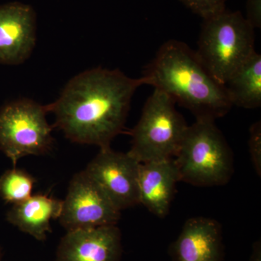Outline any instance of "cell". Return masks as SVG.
<instances>
[{
  "label": "cell",
  "instance_id": "cell-1",
  "mask_svg": "<svg viewBox=\"0 0 261 261\" xmlns=\"http://www.w3.org/2000/svg\"><path fill=\"white\" fill-rule=\"evenodd\" d=\"M144 84L142 76L93 68L73 77L60 97L46 106L56 116L55 126L72 142L107 148L124 128L132 97Z\"/></svg>",
  "mask_w": 261,
  "mask_h": 261
},
{
  "label": "cell",
  "instance_id": "cell-2",
  "mask_svg": "<svg viewBox=\"0 0 261 261\" xmlns=\"http://www.w3.org/2000/svg\"><path fill=\"white\" fill-rule=\"evenodd\" d=\"M142 77L145 84L167 94L196 119L215 121L232 107L224 85L215 80L195 51L180 41L165 42Z\"/></svg>",
  "mask_w": 261,
  "mask_h": 261
},
{
  "label": "cell",
  "instance_id": "cell-3",
  "mask_svg": "<svg viewBox=\"0 0 261 261\" xmlns=\"http://www.w3.org/2000/svg\"><path fill=\"white\" fill-rule=\"evenodd\" d=\"M215 121L196 119L187 128L176 155L180 181L194 186L225 185L233 171L232 152Z\"/></svg>",
  "mask_w": 261,
  "mask_h": 261
},
{
  "label": "cell",
  "instance_id": "cell-4",
  "mask_svg": "<svg viewBox=\"0 0 261 261\" xmlns=\"http://www.w3.org/2000/svg\"><path fill=\"white\" fill-rule=\"evenodd\" d=\"M254 30L240 11L225 10L203 20L195 53L219 84L224 85L255 53Z\"/></svg>",
  "mask_w": 261,
  "mask_h": 261
},
{
  "label": "cell",
  "instance_id": "cell-5",
  "mask_svg": "<svg viewBox=\"0 0 261 261\" xmlns=\"http://www.w3.org/2000/svg\"><path fill=\"white\" fill-rule=\"evenodd\" d=\"M176 104L157 89L146 101L140 120L132 130L128 151L140 163L176 155L189 126L176 111Z\"/></svg>",
  "mask_w": 261,
  "mask_h": 261
},
{
  "label": "cell",
  "instance_id": "cell-6",
  "mask_svg": "<svg viewBox=\"0 0 261 261\" xmlns=\"http://www.w3.org/2000/svg\"><path fill=\"white\" fill-rule=\"evenodd\" d=\"M47 106L19 99L0 108V151L13 167L29 155H44L53 147L51 129L46 119Z\"/></svg>",
  "mask_w": 261,
  "mask_h": 261
},
{
  "label": "cell",
  "instance_id": "cell-7",
  "mask_svg": "<svg viewBox=\"0 0 261 261\" xmlns=\"http://www.w3.org/2000/svg\"><path fill=\"white\" fill-rule=\"evenodd\" d=\"M121 211L82 171L72 178L58 221L66 231L117 225Z\"/></svg>",
  "mask_w": 261,
  "mask_h": 261
},
{
  "label": "cell",
  "instance_id": "cell-8",
  "mask_svg": "<svg viewBox=\"0 0 261 261\" xmlns=\"http://www.w3.org/2000/svg\"><path fill=\"white\" fill-rule=\"evenodd\" d=\"M140 164L128 152H116L110 147L100 149L84 171L121 211L140 204Z\"/></svg>",
  "mask_w": 261,
  "mask_h": 261
},
{
  "label": "cell",
  "instance_id": "cell-9",
  "mask_svg": "<svg viewBox=\"0 0 261 261\" xmlns=\"http://www.w3.org/2000/svg\"><path fill=\"white\" fill-rule=\"evenodd\" d=\"M37 16L30 5L12 2L0 5V64L19 65L35 47Z\"/></svg>",
  "mask_w": 261,
  "mask_h": 261
},
{
  "label": "cell",
  "instance_id": "cell-10",
  "mask_svg": "<svg viewBox=\"0 0 261 261\" xmlns=\"http://www.w3.org/2000/svg\"><path fill=\"white\" fill-rule=\"evenodd\" d=\"M121 230L117 225L66 231L56 252V261H121Z\"/></svg>",
  "mask_w": 261,
  "mask_h": 261
},
{
  "label": "cell",
  "instance_id": "cell-11",
  "mask_svg": "<svg viewBox=\"0 0 261 261\" xmlns=\"http://www.w3.org/2000/svg\"><path fill=\"white\" fill-rule=\"evenodd\" d=\"M169 252L173 261H222L224 245L221 226L208 218L187 220Z\"/></svg>",
  "mask_w": 261,
  "mask_h": 261
},
{
  "label": "cell",
  "instance_id": "cell-12",
  "mask_svg": "<svg viewBox=\"0 0 261 261\" xmlns=\"http://www.w3.org/2000/svg\"><path fill=\"white\" fill-rule=\"evenodd\" d=\"M180 181L174 159L148 161L140 164V204L160 218L169 211L176 183Z\"/></svg>",
  "mask_w": 261,
  "mask_h": 261
},
{
  "label": "cell",
  "instance_id": "cell-13",
  "mask_svg": "<svg viewBox=\"0 0 261 261\" xmlns=\"http://www.w3.org/2000/svg\"><path fill=\"white\" fill-rule=\"evenodd\" d=\"M63 200L44 194L31 196L27 200L13 205L6 214L8 223L22 232L43 242L51 231L50 222L59 219Z\"/></svg>",
  "mask_w": 261,
  "mask_h": 261
},
{
  "label": "cell",
  "instance_id": "cell-14",
  "mask_svg": "<svg viewBox=\"0 0 261 261\" xmlns=\"http://www.w3.org/2000/svg\"><path fill=\"white\" fill-rule=\"evenodd\" d=\"M233 106L255 109L261 106V56L252 55L224 84Z\"/></svg>",
  "mask_w": 261,
  "mask_h": 261
},
{
  "label": "cell",
  "instance_id": "cell-15",
  "mask_svg": "<svg viewBox=\"0 0 261 261\" xmlns=\"http://www.w3.org/2000/svg\"><path fill=\"white\" fill-rule=\"evenodd\" d=\"M36 179L24 170L13 167L0 176V197L6 203H20L32 195Z\"/></svg>",
  "mask_w": 261,
  "mask_h": 261
},
{
  "label": "cell",
  "instance_id": "cell-16",
  "mask_svg": "<svg viewBox=\"0 0 261 261\" xmlns=\"http://www.w3.org/2000/svg\"><path fill=\"white\" fill-rule=\"evenodd\" d=\"M180 2L201 18H210L226 10L227 0H179Z\"/></svg>",
  "mask_w": 261,
  "mask_h": 261
},
{
  "label": "cell",
  "instance_id": "cell-17",
  "mask_svg": "<svg viewBox=\"0 0 261 261\" xmlns=\"http://www.w3.org/2000/svg\"><path fill=\"white\" fill-rule=\"evenodd\" d=\"M249 150L252 164L255 171L261 175V123L255 122L250 128V138L248 141Z\"/></svg>",
  "mask_w": 261,
  "mask_h": 261
},
{
  "label": "cell",
  "instance_id": "cell-18",
  "mask_svg": "<svg viewBox=\"0 0 261 261\" xmlns=\"http://www.w3.org/2000/svg\"><path fill=\"white\" fill-rule=\"evenodd\" d=\"M247 15L245 17L252 28L260 29L261 27V0H247L246 5Z\"/></svg>",
  "mask_w": 261,
  "mask_h": 261
},
{
  "label": "cell",
  "instance_id": "cell-19",
  "mask_svg": "<svg viewBox=\"0 0 261 261\" xmlns=\"http://www.w3.org/2000/svg\"><path fill=\"white\" fill-rule=\"evenodd\" d=\"M249 261H261L260 240H257L252 245V253Z\"/></svg>",
  "mask_w": 261,
  "mask_h": 261
},
{
  "label": "cell",
  "instance_id": "cell-20",
  "mask_svg": "<svg viewBox=\"0 0 261 261\" xmlns=\"http://www.w3.org/2000/svg\"><path fill=\"white\" fill-rule=\"evenodd\" d=\"M0 261H8L5 259L4 252H3L1 246H0Z\"/></svg>",
  "mask_w": 261,
  "mask_h": 261
}]
</instances>
